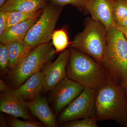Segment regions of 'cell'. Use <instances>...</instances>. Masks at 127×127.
Returning a JSON list of instances; mask_svg holds the SVG:
<instances>
[{"mask_svg":"<svg viewBox=\"0 0 127 127\" xmlns=\"http://www.w3.org/2000/svg\"><path fill=\"white\" fill-rule=\"evenodd\" d=\"M95 117L97 121L113 120L127 127V100L121 85L110 81L97 90Z\"/></svg>","mask_w":127,"mask_h":127,"instance_id":"1","label":"cell"},{"mask_svg":"<svg viewBox=\"0 0 127 127\" xmlns=\"http://www.w3.org/2000/svg\"><path fill=\"white\" fill-rule=\"evenodd\" d=\"M106 31V52L100 65L110 81L123 87L127 82V40L116 27Z\"/></svg>","mask_w":127,"mask_h":127,"instance_id":"2","label":"cell"},{"mask_svg":"<svg viewBox=\"0 0 127 127\" xmlns=\"http://www.w3.org/2000/svg\"><path fill=\"white\" fill-rule=\"evenodd\" d=\"M66 72L68 77L84 88L97 90L110 81L96 61L75 48L70 49Z\"/></svg>","mask_w":127,"mask_h":127,"instance_id":"3","label":"cell"},{"mask_svg":"<svg viewBox=\"0 0 127 127\" xmlns=\"http://www.w3.org/2000/svg\"><path fill=\"white\" fill-rule=\"evenodd\" d=\"M56 52L52 43L50 42L33 48L18 65L9 72L7 78L13 89H16L32 75L40 71Z\"/></svg>","mask_w":127,"mask_h":127,"instance_id":"4","label":"cell"},{"mask_svg":"<svg viewBox=\"0 0 127 127\" xmlns=\"http://www.w3.org/2000/svg\"><path fill=\"white\" fill-rule=\"evenodd\" d=\"M71 46L90 56L100 64L106 55V29L92 18L87 20L83 31L75 36Z\"/></svg>","mask_w":127,"mask_h":127,"instance_id":"5","label":"cell"},{"mask_svg":"<svg viewBox=\"0 0 127 127\" xmlns=\"http://www.w3.org/2000/svg\"><path fill=\"white\" fill-rule=\"evenodd\" d=\"M61 10L60 6L46 5L38 20L27 32L25 41L33 48L50 42Z\"/></svg>","mask_w":127,"mask_h":127,"instance_id":"6","label":"cell"},{"mask_svg":"<svg viewBox=\"0 0 127 127\" xmlns=\"http://www.w3.org/2000/svg\"><path fill=\"white\" fill-rule=\"evenodd\" d=\"M97 90L84 88L80 95L59 114L58 125L95 117V101Z\"/></svg>","mask_w":127,"mask_h":127,"instance_id":"7","label":"cell"},{"mask_svg":"<svg viewBox=\"0 0 127 127\" xmlns=\"http://www.w3.org/2000/svg\"><path fill=\"white\" fill-rule=\"evenodd\" d=\"M84 88L67 76L52 90L50 100L55 115L59 114L77 97Z\"/></svg>","mask_w":127,"mask_h":127,"instance_id":"8","label":"cell"},{"mask_svg":"<svg viewBox=\"0 0 127 127\" xmlns=\"http://www.w3.org/2000/svg\"><path fill=\"white\" fill-rule=\"evenodd\" d=\"M0 111L17 118H21L24 120L34 119L30 113L27 102L13 89L1 92Z\"/></svg>","mask_w":127,"mask_h":127,"instance_id":"9","label":"cell"},{"mask_svg":"<svg viewBox=\"0 0 127 127\" xmlns=\"http://www.w3.org/2000/svg\"><path fill=\"white\" fill-rule=\"evenodd\" d=\"M70 49H66L53 63L48 64L43 72L44 77L43 90L52 91L67 76L66 68Z\"/></svg>","mask_w":127,"mask_h":127,"instance_id":"10","label":"cell"},{"mask_svg":"<svg viewBox=\"0 0 127 127\" xmlns=\"http://www.w3.org/2000/svg\"><path fill=\"white\" fill-rule=\"evenodd\" d=\"M113 2L114 0H86L85 9L93 20L107 29L116 25L113 13Z\"/></svg>","mask_w":127,"mask_h":127,"instance_id":"11","label":"cell"},{"mask_svg":"<svg viewBox=\"0 0 127 127\" xmlns=\"http://www.w3.org/2000/svg\"><path fill=\"white\" fill-rule=\"evenodd\" d=\"M31 113L41 123L47 127H56L58 126L56 115L49 106L47 100L40 95L27 102Z\"/></svg>","mask_w":127,"mask_h":127,"instance_id":"12","label":"cell"},{"mask_svg":"<svg viewBox=\"0 0 127 127\" xmlns=\"http://www.w3.org/2000/svg\"><path fill=\"white\" fill-rule=\"evenodd\" d=\"M44 81L43 72L40 71L32 75L15 91L24 100H32L40 95Z\"/></svg>","mask_w":127,"mask_h":127,"instance_id":"13","label":"cell"},{"mask_svg":"<svg viewBox=\"0 0 127 127\" xmlns=\"http://www.w3.org/2000/svg\"><path fill=\"white\" fill-rule=\"evenodd\" d=\"M46 5V0H6L0 7V10L6 12L32 13L44 9Z\"/></svg>","mask_w":127,"mask_h":127,"instance_id":"14","label":"cell"},{"mask_svg":"<svg viewBox=\"0 0 127 127\" xmlns=\"http://www.w3.org/2000/svg\"><path fill=\"white\" fill-rule=\"evenodd\" d=\"M37 19H29L7 28L0 35L1 43L7 45L14 41L24 39L27 32L36 21Z\"/></svg>","mask_w":127,"mask_h":127,"instance_id":"15","label":"cell"},{"mask_svg":"<svg viewBox=\"0 0 127 127\" xmlns=\"http://www.w3.org/2000/svg\"><path fill=\"white\" fill-rule=\"evenodd\" d=\"M8 46L9 64L8 68L12 70L16 67L33 49L24 39L12 42Z\"/></svg>","mask_w":127,"mask_h":127,"instance_id":"16","label":"cell"},{"mask_svg":"<svg viewBox=\"0 0 127 127\" xmlns=\"http://www.w3.org/2000/svg\"><path fill=\"white\" fill-rule=\"evenodd\" d=\"M7 18L6 29L13 25L32 18H37L40 16L39 11L32 13L15 11L6 12Z\"/></svg>","mask_w":127,"mask_h":127,"instance_id":"17","label":"cell"},{"mask_svg":"<svg viewBox=\"0 0 127 127\" xmlns=\"http://www.w3.org/2000/svg\"><path fill=\"white\" fill-rule=\"evenodd\" d=\"M52 40L53 45L56 52L63 51L70 44L67 34L64 29L54 31Z\"/></svg>","mask_w":127,"mask_h":127,"instance_id":"18","label":"cell"},{"mask_svg":"<svg viewBox=\"0 0 127 127\" xmlns=\"http://www.w3.org/2000/svg\"><path fill=\"white\" fill-rule=\"evenodd\" d=\"M113 13L115 22L127 16V0H114Z\"/></svg>","mask_w":127,"mask_h":127,"instance_id":"19","label":"cell"},{"mask_svg":"<svg viewBox=\"0 0 127 127\" xmlns=\"http://www.w3.org/2000/svg\"><path fill=\"white\" fill-rule=\"evenodd\" d=\"M7 120V124L11 127H42L44 125L42 123L34 120H21L13 116Z\"/></svg>","mask_w":127,"mask_h":127,"instance_id":"20","label":"cell"},{"mask_svg":"<svg viewBox=\"0 0 127 127\" xmlns=\"http://www.w3.org/2000/svg\"><path fill=\"white\" fill-rule=\"evenodd\" d=\"M97 120L95 117L70 121L61 125L63 127H97Z\"/></svg>","mask_w":127,"mask_h":127,"instance_id":"21","label":"cell"},{"mask_svg":"<svg viewBox=\"0 0 127 127\" xmlns=\"http://www.w3.org/2000/svg\"><path fill=\"white\" fill-rule=\"evenodd\" d=\"M9 56L8 46L7 45L0 43V67L1 70L5 72L8 68Z\"/></svg>","mask_w":127,"mask_h":127,"instance_id":"22","label":"cell"},{"mask_svg":"<svg viewBox=\"0 0 127 127\" xmlns=\"http://www.w3.org/2000/svg\"><path fill=\"white\" fill-rule=\"evenodd\" d=\"M53 4L57 6H63L67 5L81 8L85 9L86 0H50Z\"/></svg>","mask_w":127,"mask_h":127,"instance_id":"23","label":"cell"},{"mask_svg":"<svg viewBox=\"0 0 127 127\" xmlns=\"http://www.w3.org/2000/svg\"><path fill=\"white\" fill-rule=\"evenodd\" d=\"M7 18L5 12L0 10V35L6 30Z\"/></svg>","mask_w":127,"mask_h":127,"instance_id":"24","label":"cell"},{"mask_svg":"<svg viewBox=\"0 0 127 127\" xmlns=\"http://www.w3.org/2000/svg\"><path fill=\"white\" fill-rule=\"evenodd\" d=\"M114 27L120 31L127 40V26L117 25L116 23Z\"/></svg>","mask_w":127,"mask_h":127,"instance_id":"25","label":"cell"},{"mask_svg":"<svg viewBox=\"0 0 127 127\" xmlns=\"http://www.w3.org/2000/svg\"><path fill=\"white\" fill-rule=\"evenodd\" d=\"M10 87L6 84L1 79H0V92H6L11 90Z\"/></svg>","mask_w":127,"mask_h":127,"instance_id":"26","label":"cell"},{"mask_svg":"<svg viewBox=\"0 0 127 127\" xmlns=\"http://www.w3.org/2000/svg\"><path fill=\"white\" fill-rule=\"evenodd\" d=\"M0 127H7V122L6 123V120L4 116L2 114H0Z\"/></svg>","mask_w":127,"mask_h":127,"instance_id":"27","label":"cell"},{"mask_svg":"<svg viewBox=\"0 0 127 127\" xmlns=\"http://www.w3.org/2000/svg\"><path fill=\"white\" fill-rule=\"evenodd\" d=\"M117 25L127 26V16L123 20L116 22Z\"/></svg>","mask_w":127,"mask_h":127,"instance_id":"28","label":"cell"},{"mask_svg":"<svg viewBox=\"0 0 127 127\" xmlns=\"http://www.w3.org/2000/svg\"><path fill=\"white\" fill-rule=\"evenodd\" d=\"M123 88L127 100V82L123 87Z\"/></svg>","mask_w":127,"mask_h":127,"instance_id":"29","label":"cell"},{"mask_svg":"<svg viewBox=\"0 0 127 127\" xmlns=\"http://www.w3.org/2000/svg\"><path fill=\"white\" fill-rule=\"evenodd\" d=\"M6 0H0V7H1Z\"/></svg>","mask_w":127,"mask_h":127,"instance_id":"30","label":"cell"}]
</instances>
